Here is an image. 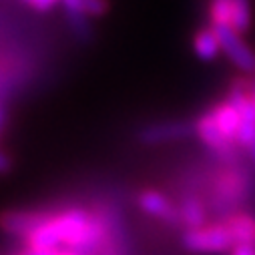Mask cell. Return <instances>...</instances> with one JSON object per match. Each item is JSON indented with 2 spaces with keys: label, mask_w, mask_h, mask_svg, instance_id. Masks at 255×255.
<instances>
[{
  "label": "cell",
  "mask_w": 255,
  "mask_h": 255,
  "mask_svg": "<svg viewBox=\"0 0 255 255\" xmlns=\"http://www.w3.org/2000/svg\"><path fill=\"white\" fill-rule=\"evenodd\" d=\"M181 243L187 251L199 255L229 253L235 247V239L225 221H209L203 227L187 229L181 235Z\"/></svg>",
  "instance_id": "2"
},
{
  "label": "cell",
  "mask_w": 255,
  "mask_h": 255,
  "mask_svg": "<svg viewBox=\"0 0 255 255\" xmlns=\"http://www.w3.org/2000/svg\"><path fill=\"white\" fill-rule=\"evenodd\" d=\"M193 135H195V121H165L143 127L137 137L145 145H163L173 141H185Z\"/></svg>",
  "instance_id": "4"
},
{
  "label": "cell",
  "mask_w": 255,
  "mask_h": 255,
  "mask_svg": "<svg viewBox=\"0 0 255 255\" xmlns=\"http://www.w3.org/2000/svg\"><path fill=\"white\" fill-rule=\"evenodd\" d=\"M8 169H10V159H8V155L0 153V173H6Z\"/></svg>",
  "instance_id": "16"
},
{
  "label": "cell",
  "mask_w": 255,
  "mask_h": 255,
  "mask_svg": "<svg viewBox=\"0 0 255 255\" xmlns=\"http://www.w3.org/2000/svg\"><path fill=\"white\" fill-rule=\"evenodd\" d=\"M22 2H26L30 8H34V10H38V12H44V10H48V8H52L58 0H22Z\"/></svg>",
  "instance_id": "13"
},
{
  "label": "cell",
  "mask_w": 255,
  "mask_h": 255,
  "mask_svg": "<svg viewBox=\"0 0 255 255\" xmlns=\"http://www.w3.org/2000/svg\"><path fill=\"white\" fill-rule=\"evenodd\" d=\"M209 111H211V115H213L217 127L221 129V133H223L229 141L237 143V137H239V131H241V123H243V121H241V113H239L227 99L215 103Z\"/></svg>",
  "instance_id": "8"
},
{
  "label": "cell",
  "mask_w": 255,
  "mask_h": 255,
  "mask_svg": "<svg viewBox=\"0 0 255 255\" xmlns=\"http://www.w3.org/2000/svg\"><path fill=\"white\" fill-rule=\"evenodd\" d=\"M211 26L219 36L221 50L233 62V67H237L247 77H255V50L243 40V34H239L231 26Z\"/></svg>",
  "instance_id": "3"
},
{
  "label": "cell",
  "mask_w": 255,
  "mask_h": 255,
  "mask_svg": "<svg viewBox=\"0 0 255 255\" xmlns=\"http://www.w3.org/2000/svg\"><path fill=\"white\" fill-rule=\"evenodd\" d=\"M235 239L239 243H255V213L253 211H239L227 219H223Z\"/></svg>",
  "instance_id": "9"
},
{
  "label": "cell",
  "mask_w": 255,
  "mask_h": 255,
  "mask_svg": "<svg viewBox=\"0 0 255 255\" xmlns=\"http://www.w3.org/2000/svg\"><path fill=\"white\" fill-rule=\"evenodd\" d=\"M58 249H34V247H24L22 251L14 253V255H56Z\"/></svg>",
  "instance_id": "15"
},
{
  "label": "cell",
  "mask_w": 255,
  "mask_h": 255,
  "mask_svg": "<svg viewBox=\"0 0 255 255\" xmlns=\"http://www.w3.org/2000/svg\"><path fill=\"white\" fill-rule=\"evenodd\" d=\"M193 52L201 60H215L219 56V52H223L219 36H217L215 28L211 24L203 26V28H199L195 32V36H193Z\"/></svg>",
  "instance_id": "10"
},
{
  "label": "cell",
  "mask_w": 255,
  "mask_h": 255,
  "mask_svg": "<svg viewBox=\"0 0 255 255\" xmlns=\"http://www.w3.org/2000/svg\"><path fill=\"white\" fill-rule=\"evenodd\" d=\"M177 207H179V215H181V227L185 231L203 227L211 221L207 201L201 193H191V191L181 193L179 201H177Z\"/></svg>",
  "instance_id": "7"
},
{
  "label": "cell",
  "mask_w": 255,
  "mask_h": 255,
  "mask_svg": "<svg viewBox=\"0 0 255 255\" xmlns=\"http://www.w3.org/2000/svg\"><path fill=\"white\" fill-rule=\"evenodd\" d=\"M213 221H223L239 211L255 207V169L249 161L239 165H215L203 193Z\"/></svg>",
  "instance_id": "1"
},
{
  "label": "cell",
  "mask_w": 255,
  "mask_h": 255,
  "mask_svg": "<svg viewBox=\"0 0 255 255\" xmlns=\"http://www.w3.org/2000/svg\"><path fill=\"white\" fill-rule=\"evenodd\" d=\"M137 205L143 213L163 221L165 225L171 227H179L181 225V215H179V207L173 199H169L165 193L155 189H145L137 197Z\"/></svg>",
  "instance_id": "5"
},
{
  "label": "cell",
  "mask_w": 255,
  "mask_h": 255,
  "mask_svg": "<svg viewBox=\"0 0 255 255\" xmlns=\"http://www.w3.org/2000/svg\"><path fill=\"white\" fill-rule=\"evenodd\" d=\"M253 24L251 0H231V28L245 34Z\"/></svg>",
  "instance_id": "12"
},
{
  "label": "cell",
  "mask_w": 255,
  "mask_h": 255,
  "mask_svg": "<svg viewBox=\"0 0 255 255\" xmlns=\"http://www.w3.org/2000/svg\"><path fill=\"white\" fill-rule=\"evenodd\" d=\"M62 6L67 14H79L87 18L105 16L109 12L107 0H62Z\"/></svg>",
  "instance_id": "11"
},
{
  "label": "cell",
  "mask_w": 255,
  "mask_h": 255,
  "mask_svg": "<svg viewBox=\"0 0 255 255\" xmlns=\"http://www.w3.org/2000/svg\"><path fill=\"white\" fill-rule=\"evenodd\" d=\"M56 255H79V253H77V251H73V249H67V247H65V249H58V251H56Z\"/></svg>",
  "instance_id": "18"
},
{
  "label": "cell",
  "mask_w": 255,
  "mask_h": 255,
  "mask_svg": "<svg viewBox=\"0 0 255 255\" xmlns=\"http://www.w3.org/2000/svg\"><path fill=\"white\" fill-rule=\"evenodd\" d=\"M4 121H6V113H4V107L0 105V133H2V127H4Z\"/></svg>",
  "instance_id": "17"
},
{
  "label": "cell",
  "mask_w": 255,
  "mask_h": 255,
  "mask_svg": "<svg viewBox=\"0 0 255 255\" xmlns=\"http://www.w3.org/2000/svg\"><path fill=\"white\" fill-rule=\"evenodd\" d=\"M229 255H255V243H239L229 251Z\"/></svg>",
  "instance_id": "14"
},
{
  "label": "cell",
  "mask_w": 255,
  "mask_h": 255,
  "mask_svg": "<svg viewBox=\"0 0 255 255\" xmlns=\"http://www.w3.org/2000/svg\"><path fill=\"white\" fill-rule=\"evenodd\" d=\"M50 217V211H26V209H20V211H6L0 215V227L2 231H6L8 235L12 237H20V239H28L46 219Z\"/></svg>",
  "instance_id": "6"
}]
</instances>
